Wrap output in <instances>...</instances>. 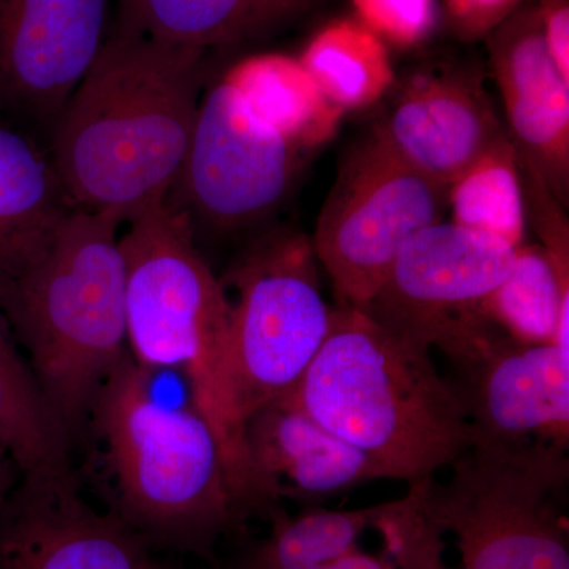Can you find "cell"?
I'll return each instance as SVG.
<instances>
[{
	"instance_id": "484cf974",
	"label": "cell",
	"mask_w": 569,
	"mask_h": 569,
	"mask_svg": "<svg viewBox=\"0 0 569 569\" xmlns=\"http://www.w3.org/2000/svg\"><path fill=\"white\" fill-rule=\"evenodd\" d=\"M449 31L462 41L488 39L526 0H438Z\"/></svg>"
},
{
	"instance_id": "d6986e66",
	"label": "cell",
	"mask_w": 569,
	"mask_h": 569,
	"mask_svg": "<svg viewBox=\"0 0 569 569\" xmlns=\"http://www.w3.org/2000/svg\"><path fill=\"white\" fill-rule=\"evenodd\" d=\"M121 26L149 39L208 51L254 39L309 10L312 0H114Z\"/></svg>"
},
{
	"instance_id": "52a82bcc",
	"label": "cell",
	"mask_w": 569,
	"mask_h": 569,
	"mask_svg": "<svg viewBox=\"0 0 569 569\" xmlns=\"http://www.w3.org/2000/svg\"><path fill=\"white\" fill-rule=\"evenodd\" d=\"M312 241L293 228L254 236L220 282L230 302V365L242 422L293 392L323 347L332 309Z\"/></svg>"
},
{
	"instance_id": "9a60e30c",
	"label": "cell",
	"mask_w": 569,
	"mask_h": 569,
	"mask_svg": "<svg viewBox=\"0 0 569 569\" xmlns=\"http://www.w3.org/2000/svg\"><path fill=\"white\" fill-rule=\"evenodd\" d=\"M505 132L481 71L455 66L408 78L373 129L403 162L447 187Z\"/></svg>"
},
{
	"instance_id": "5b68a950",
	"label": "cell",
	"mask_w": 569,
	"mask_h": 569,
	"mask_svg": "<svg viewBox=\"0 0 569 569\" xmlns=\"http://www.w3.org/2000/svg\"><path fill=\"white\" fill-rule=\"evenodd\" d=\"M121 223L74 209L0 310L71 447L84 441L108 378L129 351Z\"/></svg>"
},
{
	"instance_id": "cb8c5ba5",
	"label": "cell",
	"mask_w": 569,
	"mask_h": 569,
	"mask_svg": "<svg viewBox=\"0 0 569 569\" xmlns=\"http://www.w3.org/2000/svg\"><path fill=\"white\" fill-rule=\"evenodd\" d=\"M452 223L523 246L527 203L519 157L508 132L448 186Z\"/></svg>"
},
{
	"instance_id": "5bb4252c",
	"label": "cell",
	"mask_w": 569,
	"mask_h": 569,
	"mask_svg": "<svg viewBox=\"0 0 569 569\" xmlns=\"http://www.w3.org/2000/svg\"><path fill=\"white\" fill-rule=\"evenodd\" d=\"M456 369L459 377L451 383L466 410L471 445L568 449L569 356L556 343L503 336Z\"/></svg>"
},
{
	"instance_id": "ffe728a7",
	"label": "cell",
	"mask_w": 569,
	"mask_h": 569,
	"mask_svg": "<svg viewBox=\"0 0 569 569\" xmlns=\"http://www.w3.org/2000/svg\"><path fill=\"white\" fill-rule=\"evenodd\" d=\"M222 80L299 152L316 151L331 141L346 116L305 63L282 52L249 56L231 66Z\"/></svg>"
},
{
	"instance_id": "e0dca14e",
	"label": "cell",
	"mask_w": 569,
	"mask_h": 569,
	"mask_svg": "<svg viewBox=\"0 0 569 569\" xmlns=\"http://www.w3.org/2000/svg\"><path fill=\"white\" fill-rule=\"evenodd\" d=\"M486 40L507 116L505 129L519 159L567 208L569 81L550 58L535 3L520 6Z\"/></svg>"
},
{
	"instance_id": "6da1fadb",
	"label": "cell",
	"mask_w": 569,
	"mask_h": 569,
	"mask_svg": "<svg viewBox=\"0 0 569 569\" xmlns=\"http://www.w3.org/2000/svg\"><path fill=\"white\" fill-rule=\"evenodd\" d=\"M204 54L112 21L48 140L74 209L122 224L170 197L203 96Z\"/></svg>"
},
{
	"instance_id": "83f0119b",
	"label": "cell",
	"mask_w": 569,
	"mask_h": 569,
	"mask_svg": "<svg viewBox=\"0 0 569 569\" xmlns=\"http://www.w3.org/2000/svg\"><path fill=\"white\" fill-rule=\"evenodd\" d=\"M20 477V468H18L14 460L10 458L9 452L0 447V509H2L7 497L10 496L11 489L14 488Z\"/></svg>"
},
{
	"instance_id": "7402d4cb",
	"label": "cell",
	"mask_w": 569,
	"mask_h": 569,
	"mask_svg": "<svg viewBox=\"0 0 569 569\" xmlns=\"http://www.w3.org/2000/svg\"><path fill=\"white\" fill-rule=\"evenodd\" d=\"M486 316L520 343H556L569 356V272L541 246H520L511 271L486 301Z\"/></svg>"
},
{
	"instance_id": "4fadbf2b",
	"label": "cell",
	"mask_w": 569,
	"mask_h": 569,
	"mask_svg": "<svg viewBox=\"0 0 569 569\" xmlns=\"http://www.w3.org/2000/svg\"><path fill=\"white\" fill-rule=\"evenodd\" d=\"M151 548L74 475H21L0 509V569H146Z\"/></svg>"
},
{
	"instance_id": "44dd1931",
	"label": "cell",
	"mask_w": 569,
	"mask_h": 569,
	"mask_svg": "<svg viewBox=\"0 0 569 569\" xmlns=\"http://www.w3.org/2000/svg\"><path fill=\"white\" fill-rule=\"evenodd\" d=\"M0 447L21 475L70 477L71 447L0 310Z\"/></svg>"
},
{
	"instance_id": "7c38bea8",
	"label": "cell",
	"mask_w": 569,
	"mask_h": 569,
	"mask_svg": "<svg viewBox=\"0 0 569 569\" xmlns=\"http://www.w3.org/2000/svg\"><path fill=\"white\" fill-rule=\"evenodd\" d=\"M114 0H0V116L48 142L110 37Z\"/></svg>"
},
{
	"instance_id": "ac0fdd59",
	"label": "cell",
	"mask_w": 569,
	"mask_h": 569,
	"mask_svg": "<svg viewBox=\"0 0 569 569\" xmlns=\"http://www.w3.org/2000/svg\"><path fill=\"white\" fill-rule=\"evenodd\" d=\"M73 211L48 142L0 116V298Z\"/></svg>"
},
{
	"instance_id": "9c48e42d",
	"label": "cell",
	"mask_w": 569,
	"mask_h": 569,
	"mask_svg": "<svg viewBox=\"0 0 569 569\" xmlns=\"http://www.w3.org/2000/svg\"><path fill=\"white\" fill-rule=\"evenodd\" d=\"M447 211L448 187L403 162L376 133L351 149L310 239L339 306L365 310L400 250Z\"/></svg>"
},
{
	"instance_id": "8992f818",
	"label": "cell",
	"mask_w": 569,
	"mask_h": 569,
	"mask_svg": "<svg viewBox=\"0 0 569 569\" xmlns=\"http://www.w3.org/2000/svg\"><path fill=\"white\" fill-rule=\"evenodd\" d=\"M449 467L448 482H427L430 516L458 552L449 569H569L568 449L471 445Z\"/></svg>"
},
{
	"instance_id": "8fae6325",
	"label": "cell",
	"mask_w": 569,
	"mask_h": 569,
	"mask_svg": "<svg viewBox=\"0 0 569 569\" xmlns=\"http://www.w3.org/2000/svg\"><path fill=\"white\" fill-rule=\"evenodd\" d=\"M430 479V478H429ZM376 507L306 508L269 515L271 530L234 569H445L443 541L427 507V482Z\"/></svg>"
},
{
	"instance_id": "f546056e",
	"label": "cell",
	"mask_w": 569,
	"mask_h": 569,
	"mask_svg": "<svg viewBox=\"0 0 569 569\" xmlns=\"http://www.w3.org/2000/svg\"><path fill=\"white\" fill-rule=\"evenodd\" d=\"M231 569H234V568H231Z\"/></svg>"
},
{
	"instance_id": "d4e9b609",
	"label": "cell",
	"mask_w": 569,
	"mask_h": 569,
	"mask_svg": "<svg viewBox=\"0 0 569 569\" xmlns=\"http://www.w3.org/2000/svg\"><path fill=\"white\" fill-rule=\"evenodd\" d=\"M356 20L387 47L410 50L426 43L440 21L438 0H353Z\"/></svg>"
},
{
	"instance_id": "f1b7e54d",
	"label": "cell",
	"mask_w": 569,
	"mask_h": 569,
	"mask_svg": "<svg viewBox=\"0 0 569 569\" xmlns=\"http://www.w3.org/2000/svg\"><path fill=\"white\" fill-rule=\"evenodd\" d=\"M146 569H174L171 567H168L167 563H163V561H157L151 557V560H149L148 567Z\"/></svg>"
},
{
	"instance_id": "30bf717a",
	"label": "cell",
	"mask_w": 569,
	"mask_h": 569,
	"mask_svg": "<svg viewBox=\"0 0 569 569\" xmlns=\"http://www.w3.org/2000/svg\"><path fill=\"white\" fill-rule=\"evenodd\" d=\"M301 156L220 78L201 96L189 152L168 198L190 217L194 234L234 233L283 203Z\"/></svg>"
},
{
	"instance_id": "ba28073f",
	"label": "cell",
	"mask_w": 569,
	"mask_h": 569,
	"mask_svg": "<svg viewBox=\"0 0 569 569\" xmlns=\"http://www.w3.org/2000/svg\"><path fill=\"white\" fill-rule=\"evenodd\" d=\"M516 253L518 247L497 236L452 222L430 224L397 254L365 312L389 331L463 365L505 336L485 306L511 271Z\"/></svg>"
},
{
	"instance_id": "277c9868",
	"label": "cell",
	"mask_w": 569,
	"mask_h": 569,
	"mask_svg": "<svg viewBox=\"0 0 569 569\" xmlns=\"http://www.w3.org/2000/svg\"><path fill=\"white\" fill-rule=\"evenodd\" d=\"M119 242L130 355L146 369L173 370L186 381L219 438L242 523L252 516V497L222 282L198 249L192 220L170 198L130 220Z\"/></svg>"
},
{
	"instance_id": "3957f363",
	"label": "cell",
	"mask_w": 569,
	"mask_h": 569,
	"mask_svg": "<svg viewBox=\"0 0 569 569\" xmlns=\"http://www.w3.org/2000/svg\"><path fill=\"white\" fill-rule=\"evenodd\" d=\"M152 376L127 351L100 391L84 441L99 455L108 507L149 548L208 557L241 526L222 447L192 400L157 399Z\"/></svg>"
},
{
	"instance_id": "7a4b0ae2",
	"label": "cell",
	"mask_w": 569,
	"mask_h": 569,
	"mask_svg": "<svg viewBox=\"0 0 569 569\" xmlns=\"http://www.w3.org/2000/svg\"><path fill=\"white\" fill-rule=\"evenodd\" d=\"M430 351L365 310L339 306L323 347L287 397L361 451L383 479L433 478L473 436L455 385L438 373Z\"/></svg>"
},
{
	"instance_id": "4316f807",
	"label": "cell",
	"mask_w": 569,
	"mask_h": 569,
	"mask_svg": "<svg viewBox=\"0 0 569 569\" xmlns=\"http://www.w3.org/2000/svg\"><path fill=\"white\" fill-rule=\"evenodd\" d=\"M535 9L550 58L569 81V0H537Z\"/></svg>"
},
{
	"instance_id": "2e32d148",
	"label": "cell",
	"mask_w": 569,
	"mask_h": 569,
	"mask_svg": "<svg viewBox=\"0 0 569 569\" xmlns=\"http://www.w3.org/2000/svg\"><path fill=\"white\" fill-rule=\"evenodd\" d=\"M244 447L252 516L266 519L282 500L313 508L383 479L361 451L318 425L287 396L247 418Z\"/></svg>"
},
{
	"instance_id": "603a6c76",
	"label": "cell",
	"mask_w": 569,
	"mask_h": 569,
	"mask_svg": "<svg viewBox=\"0 0 569 569\" xmlns=\"http://www.w3.org/2000/svg\"><path fill=\"white\" fill-rule=\"evenodd\" d=\"M299 61L325 96L346 112L372 107L395 84L389 48L356 18L323 26Z\"/></svg>"
}]
</instances>
